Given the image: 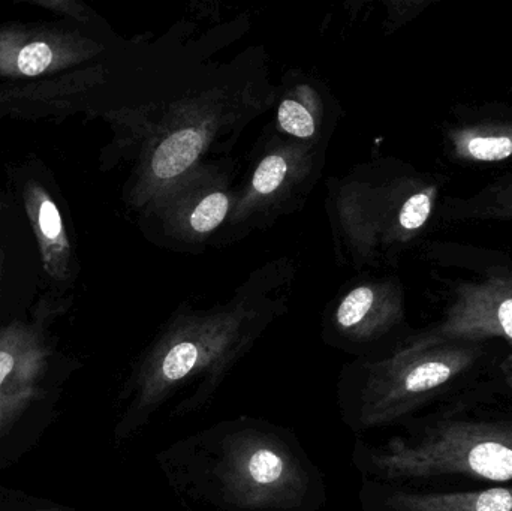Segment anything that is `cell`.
I'll use <instances>...</instances> for the list:
<instances>
[{
    "instance_id": "obj_1",
    "label": "cell",
    "mask_w": 512,
    "mask_h": 511,
    "mask_svg": "<svg viewBox=\"0 0 512 511\" xmlns=\"http://www.w3.org/2000/svg\"><path fill=\"white\" fill-rule=\"evenodd\" d=\"M370 461L388 479L462 476L512 482V422L444 420L414 440L394 438Z\"/></svg>"
},
{
    "instance_id": "obj_2",
    "label": "cell",
    "mask_w": 512,
    "mask_h": 511,
    "mask_svg": "<svg viewBox=\"0 0 512 511\" xmlns=\"http://www.w3.org/2000/svg\"><path fill=\"white\" fill-rule=\"evenodd\" d=\"M480 357L477 345L430 336L408 345L367 374L361 425L375 428L412 413L471 371Z\"/></svg>"
},
{
    "instance_id": "obj_3",
    "label": "cell",
    "mask_w": 512,
    "mask_h": 511,
    "mask_svg": "<svg viewBox=\"0 0 512 511\" xmlns=\"http://www.w3.org/2000/svg\"><path fill=\"white\" fill-rule=\"evenodd\" d=\"M218 477L230 500L246 510L295 506L306 489L297 459L259 432H242L225 441Z\"/></svg>"
},
{
    "instance_id": "obj_4",
    "label": "cell",
    "mask_w": 512,
    "mask_h": 511,
    "mask_svg": "<svg viewBox=\"0 0 512 511\" xmlns=\"http://www.w3.org/2000/svg\"><path fill=\"white\" fill-rule=\"evenodd\" d=\"M427 336L460 344L486 339L512 344V276H487L459 285L444 321Z\"/></svg>"
},
{
    "instance_id": "obj_5",
    "label": "cell",
    "mask_w": 512,
    "mask_h": 511,
    "mask_svg": "<svg viewBox=\"0 0 512 511\" xmlns=\"http://www.w3.org/2000/svg\"><path fill=\"white\" fill-rule=\"evenodd\" d=\"M228 354V338L219 335H183L159 348L140 375L141 407H159L186 381L218 368Z\"/></svg>"
},
{
    "instance_id": "obj_6",
    "label": "cell",
    "mask_w": 512,
    "mask_h": 511,
    "mask_svg": "<svg viewBox=\"0 0 512 511\" xmlns=\"http://www.w3.org/2000/svg\"><path fill=\"white\" fill-rule=\"evenodd\" d=\"M83 48L74 36L59 30L0 29V77H38L80 62Z\"/></svg>"
},
{
    "instance_id": "obj_7",
    "label": "cell",
    "mask_w": 512,
    "mask_h": 511,
    "mask_svg": "<svg viewBox=\"0 0 512 511\" xmlns=\"http://www.w3.org/2000/svg\"><path fill=\"white\" fill-rule=\"evenodd\" d=\"M24 206L38 239L45 272L54 279L68 273L71 245L59 207L44 186L29 182L24 188Z\"/></svg>"
},
{
    "instance_id": "obj_8",
    "label": "cell",
    "mask_w": 512,
    "mask_h": 511,
    "mask_svg": "<svg viewBox=\"0 0 512 511\" xmlns=\"http://www.w3.org/2000/svg\"><path fill=\"white\" fill-rule=\"evenodd\" d=\"M387 506L394 511H512V486L427 494L396 492L388 497Z\"/></svg>"
},
{
    "instance_id": "obj_9",
    "label": "cell",
    "mask_w": 512,
    "mask_h": 511,
    "mask_svg": "<svg viewBox=\"0 0 512 511\" xmlns=\"http://www.w3.org/2000/svg\"><path fill=\"white\" fill-rule=\"evenodd\" d=\"M451 150L466 162H501L512 158V123L462 126L448 134Z\"/></svg>"
},
{
    "instance_id": "obj_10",
    "label": "cell",
    "mask_w": 512,
    "mask_h": 511,
    "mask_svg": "<svg viewBox=\"0 0 512 511\" xmlns=\"http://www.w3.org/2000/svg\"><path fill=\"white\" fill-rule=\"evenodd\" d=\"M203 149V137L195 129H185L168 137L153 156V173L159 179H173L194 164Z\"/></svg>"
},
{
    "instance_id": "obj_11",
    "label": "cell",
    "mask_w": 512,
    "mask_h": 511,
    "mask_svg": "<svg viewBox=\"0 0 512 511\" xmlns=\"http://www.w3.org/2000/svg\"><path fill=\"white\" fill-rule=\"evenodd\" d=\"M375 315L376 318L384 317L390 318L393 312H379L376 308L375 291L372 288L360 287L357 290L348 294L343 300L340 308L337 309V323L343 329H369V317Z\"/></svg>"
},
{
    "instance_id": "obj_12",
    "label": "cell",
    "mask_w": 512,
    "mask_h": 511,
    "mask_svg": "<svg viewBox=\"0 0 512 511\" xmlns=\"http://www.w3.org/2000/svg\"><path fill=\"white\" fill-rule=\"evenodd\" d=\"M436 189L426 188L412 194L400 210L399 224L405 231H417L426 225L435 206Z\"/></svg>"
},
{
    "instance_id": "obj_13",
    "label": "cell",
    "mask_w": 512,
    "mask_h": 511,
    "mask_svg": "<svg viewBox=\"0 0 512 511\" xmlns=\"http://www.w3.org/2000/svg\"><path fill=\"white\" fill-rule=\"evenodd\" d=\"M481 215L489 218H512V177H505L490 186L477 204Z\"/></svg>"
},
{
    "instance_id": "obj_14",
    "label": "cell",
    "mask_w": 512,
    "mask_h": 511,
    "mask_svg": "<svg viewBox=\"0 0 512 511\" xmlns=\"http://www.w3.org/2000/svg\"><path fill=\"white\" fill-rule=\"evenodd\" d=\"M228 212L227 195L221 192L209 195L201 201L191 216V225L198 233H209L224 221Z\"/></svg>"
},
{
    "instance_id": "obj_15",
    "label": "cell",
    "mask_w": 512,
    "mask_h": 511,
    "mask_svg": "<svg viewBox=\"0 0 512 511\" xmlns=\"http://www.w3.org/2000/svg\"><path fill=\"white\" fill-rule=\"evenodd\" d=\"M279 123L283 131L295 137H312L315 132V122L307 108L292 99H286L280 104Z\"/></svg>"
},
{
    "instance_id": "obj_16",
    "label": "cell",
    "mask_w": 512,
    "mask_h": 511,
    "mask_svg": "<svg viewBox=\"0 0 512 511\" xmlns=\"http://www.w3.org/2000/svg\"><path fill=\"white\" fill-rule=\"evenodd\" d=\"M286 162L282 156H268L255 171L254 186L259 194H270L285 179Z\"/></svg>"
},
{
    "instance_id": "obj_17",
    "label": "cell",
    "mask_w": 512,
    "mask_h": 511,
    "mask_svg": "<svg viewBox=\"0 0 512 511\" xmlns=\"http://www.w3.org/2000/svg\"><path fill=\"white\" fill-rule=\"evenodd\" d=\"M12 368H14V357L8 351H0V384L5 381Z\"/></svg>"
},
{
    "instance_id": "obj_18",
    "label": "cell",
    "mask_w": 512,
    "mask_h": 511,
    "mask_svg": "<svg viewBox=\"0 0 512 511\" xmlns=\"http://www.w3.org/2000/svg\"><path fill=\"white\" fill-rule=\"evenodd\" d=\"M501 374L504 377L505 383L512 389V354L505 357L501 362Z\"/></svg>"
}]
</instances>
